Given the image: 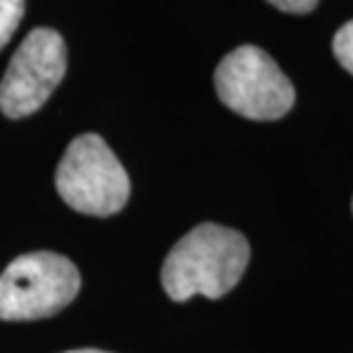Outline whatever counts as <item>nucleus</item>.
Masks as SVG:
<instances>
[{"instance_id": "obj_6", "label": "nucleus", "mask_w": 353, "mask_h": 353, "mask_svg": "<svg viewBox=\"0 0 353 353\" xmlns=\"http://www.w3.org/2000/svg\"><path fill=\"white\" fill-rule=\"evenodd\" d=\"M23 14L26 0H0V50L10 43Z\"/></svg>"}, {"instance_id": "obj_7", "label": "nucleus", "mask_w": 353, "mask_h": 353, "mask_svg": "<svg viewBox=\"0 0 353 353\" xmlns=\"http://www.w3.org/2000/svg\"><path fill=\"white\" fill-rule=\"evenodd\" d=\"M333 52L344 69L353 76V19L347 21L333 37Z\"/></svg>"}, {"instance_id": "obj_4", "label": "nucleus", "mask_w": 353, "mask_h": 353, "mask_svg": "<svg viewBox=\"0 0 353 353\" xmlns=\"http://www.w3.org/2000/svg\"><path fill=\"white\" fill-rule=\"evenodd\" d=\"M219 101L253 121H276L294 108L296 94L272 55L258 46H239L214 71Z\"/></svg>"}, {"instance_id": "obj_5", "label": "nucleus", "mask_w": 353, "mask_h": 353, "mask_svg": "<svg viewBox=\"0 0 353 353\" xmlns=\"http://www.w3.org/2000/svg\"><path fill=\"white\" fill-rule=\"evenodd\" d=\"M66 73V43L57 30H32L7 66L0 82V110L10 119L34 114L50 99Z\"/></svg>"}, {"instance_id": "obj_2", "label": "nucleus", "mask_w": 353, "mask_h": 353, "mask_svg": "<svg viewBox=\"0 0 353 353\" xmlns=\"http://www.w3.org/2000/svg\"><path fill=\"white\" fill-rule=\"evenodd\" d=\"M55 185L69 208L82 214L110 216L130 199V178L103 137L80 134L59 160Z\"/></svg>"}, {"instance_id": "obj_3", "label": "nucleus", "mask_w": 353, "mask_h": 353, "mask_svg": "<svg viewBox=\"0 0 353 353\" xmlns=\"http://www.w3.org/2000/svg\"><path fill=\"white\" fill-rule=\"evenodd\" d=\"M80 292V274L64 255L39 251L12 260L0 274V319L30 321L64 310Z\"/></svg>"}, {"instance_id": "obj_9", "label": "nucleus", "mask_w": 353, "mask_h": 353, "mask_svg": "<svg viewBox=\"0 0 353 353\" xmlns=\"http://www.w3.org/2000/svg\"><path fill=\"white\" fill-rule=\"evenodd\" d=\"M66 353H110V351H99V349H78V351H66Z\"/></svg>"}, {"instance_id": "obj_8", "label": "nucleus", "mask_w": 353, "mask_h": 353, "mask_svg": "<svg viewBox=\"0 0 353 353\" xmlns=\"http://www.w3.org/2000/svg\"><path fill=\"white\" fill-rule=\"evenodd\" d=\"M267 3L288 14H310L319 5V0H267Z\"/></svg>"}, {"instance_id": "obj_1", "label": "nucleus", "mask_w": 353, "mask_h": 353, "mask_svg": "<svg viewBox=\"0 0 353 353\" xmlns=\"http://www.w3.org/2000/svg\"><path fill=\"white\" fill-rule=\"evenodd\" d=\"M249 258L251 246L242 232L201 223L169 251L162 265V288L178 303L196 294L221 299L242 281Z\"/></svg>"}]
</instances>
